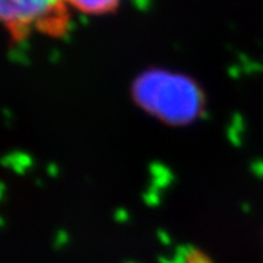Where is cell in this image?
Segmentation results:
<instances>
[{"label":"cell","mask_w":263,"mask_h":263,"mask_svg":"<svg viewBox=\"0 0 263 263\" xmlns=\"http://www.w3.org/2000/svg\"><path fill=\"white\" fill-rule=\"evenodd\" d=\"M0 12L15 40L27 37L31 29L62 35L69 24L66 0H2Z\"/></svg>","instance_id":"obj_2"},{"label":"cell","mask_w":263,"mask_h":263,"mask_svg":"<svg viewBox=\"0 0 263 263\" xmlns=\"http://www.w3.org/2000/svg\"><path fill=\"white\" fill-rule=\"evenodd\" d=\"M119 0H66L76 9L86 13H105L117 6Z\"/></svg>","instance_id":"obj_3"},{"label":"cell","mask_w":263,"mask_h":263,"mask_svg":"<svg viewBox=\"0 0 263 263\" xmlns=\"http://www.w3.org/2000/svg\"><path fill=\"white\" fill-rule=\"evenodd\" d=\"M132 94L143 110L171 124L193 122L203 105V95L190 78L158 69L142 73Z\"/></svg>","instance_id":"obj_1"}]
</instances>
